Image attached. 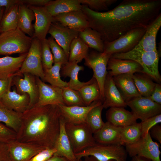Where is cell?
I'll return each instance as SVG.
<instances>
[{
	"label": "cell",
	"instance_id": "cell-20",
	"mask_svg": "<svg viewBox=\"0 0 161 161\" xmlns=\"http://www.w3.org/2000/svg\"><path fill=\"white\" fill-rule=\"evenodd\" d=\"M108 73L112 77L122 74L143 73V69L137 62L129 59H120L110 58L107 66Z\"/></svg>",
	"mask_w": 161,
	"mask_h": 161
},
{
	"label": "cell",
	"instance_id": "cell-4",
	"mask_svg": "<svg viewBox=\"0 0 161 161\" xmlns=\"http://www.w3.org/2000/svg\"><path fill=\"white\" fill-rule=\"evenodd\" d=\"M32 38L27 36L18 27L0 34V55H8L28 53Z\"/></svg>",
	"mask_w": 161,
	"mask_h": 161
},
{
	"label": "cell",
	"instance_id": "cell-5",
	"mask_svg": "<svg viewBox=\"0 0 161 161\" xmlns=\"http://www.w3.org/2000/svg\"><path fill=\"white\" fill-rule=\"evenodd\" d=\"M65 127L75 154L96 144L93 134L86 123L77 124L66 123Z\"/></svg>",
	"mask_w": 161,
	"mask_h": 161
},
{
	"label": "cell",
	"instance_id": "cell-25",
	"mask_svg": "<svg viewBox=\"0 0 161 161\" xmlns=\"http://www.w3.org/2000/svg\"><path fill=\"white\" fill-rule=\"evenodd\" d=\"M106 117L107 122L113 125L123 127L137 123V119L131 112L124 108L110 107L106 111Z\"/></svg>",
	"mask_w": 161,
	"mask_h": 161
},
{
	"label": "cell",
	"instance_id": "cell-23",
	"mask_svg": "<svg viewBox=\"0 0 161 161\" xmlns=\"http://www.w3.org/2000/svg\"><path fill=\"white\" fill-rule=\"evenodd\" d=\"M0 101L9 109L22 113L28 109L30 98L27 93L21 95L16 89L12 91L9 89L1 96Z\"/></svg>",
	"mask_w": 161,
	"mask_h": 161
},
{
	"label": "cell",
	"instance_id": "cell-2",
	"mask_svg": "<svg viewBox=\"0 0 161 161\" xmlns=\"http://www.w3.org/2000/svg\"><path fill=\"white\" fill-rule=\"evenodd\" d=\"M60 117L57 105L35 106L27 109L22 113L16 140L46 148H55L60 132Z\"/></svg>",
	"mask_w": 161,
	"mask_h": 161
},
{
	"label": "cell",
	"instance_id": "cell-8",
	"mask_svg": "<svg viewBox=\"0 0 161 161\" xmlns=\"http://www.w3.org/2000/svg\"><path fill=\"white\" fill-rule=\"evenodd\" d=\"M25 73H28L39 78L42 80L44 77L41 54V41L32 38L30 48L21 66L13 76H22Z\"/></svg>",
	"mask_w": 161,
	"mask_h": 161
},
{
	"label": "cell",
	"instance_id": "cell-9",
	"mask_svg": "<svg viewBox=\"0 0 161 161\" xmlns=\"http://www.w3.org/2000/svg\"><path fill=\"white\" fill-rule=\"evenodd\" d=\"M125 146L131 157L138 156L152 161H161L160 144L153 140L149 131L134 143Z\"/></svg>",
	"mask_w": 161,
	"mask_h": 161
},
{
	"label": "cell",
	"instance_id": "cell-13",
	"mask_svg": "<svg viewBox=\"0 0 161 161\" xmlns=\"http://www.w3.org/2000/svg\"><path fill=\"white\" fill-rule=\"evenodd\" d=\"M7 145L12 161H29L40 151L47 149L38 145L16 140Z\"/></svg>",
	"mask_w": 161,
	"mask_h": 161
},
{
	"label": "cell",
	"instance_id": "cell-10",
	"mask_svg": "<svg viewBox=\"0 0 161 161\" xmlns=\"http://www.w3.org/2000/svg\"><path fill=\"white\" fill-rule=\"evenodd\" d=\"M111 55L93 50L88 53L84 59V64L92 69L93 77L96 80L99 87L100 99L103 101V87L108 72L107 66L108 61Z\"/></svg>",
	"mask_w": 161,
	"mask_h": 161
},
{
	"label": "cell",
	"instance_id": "cell-54",
	"mask_svg": "<svg viewBox=\"0 0 161 161\" xmlns=\"http://www.w3.org/2000/svg\"><path fill=\"white\" fill-rule=\"evenodd\" d=\"M77 161H100L95 157L92 156H88L84 157L79 160H77ZM109 161H116L112 160Z\"/></svg>",
	"mask_w": 161,
	"mask_h": 161
},
{
	"label": "cell",
	"instance_id": "cell-41",
	"mask_svg": "<svg viewBox=\"0 0 161 161\" xmlns=\"http://www.w3.org/2000/svg\"><path fill=\"white\" fill-rule=\"evenodd\" d=\"M47 39L48 43L53 54L54 63H61L62 65L68 61V58L62 48L51 36Z\"/></svg>",
	"mask_w": 161,
	"mask_h": 161
},
{
	"label": "cell",
	"instance_id": "cell-49",
	"mask_svg": "<svg viewBox=\"0 0 161 161\" xmlns=\"http://www.w3.org/2000/svg\"><path fill=\"white\" fill-rule=\"evenodd\" d=\"M13 77L6 80H0V98L9 90L10 89L12 86Z\"/></svg>",
	"mask_w": 161,
	"mask_h": 161
},
{
	"label": "cell",
	"instance_id": "cell-18",
	"mask_svg": "<svg viewBox=\"0 0 161 161\" xmlns=\"http://www.w3.org/2000/svg\"><path fill=\"white\" fill-rule=\"evenodd\" d=\"M53 18V21L79 32L89 27L86 17L82 10L61 13Z\"/></svg>",
	"mask_w": 161,
	"mask_h": 161
},
{
	"label": "cell",
	"instance_id": "cell-46",
	"mask_svg": "<svg viewBox=\"0 0 161 161\" xmlns=\"http://www.w3.org/2000/svg\"><path fill=\"white\" fill-rule=\"evenodd\" d=\"M55 148L44 149L39 152L29 161H46L56 153Z\"/></svg>",
	"mask_w": 161,
	"mask_h": 161
},
{
	"label": "cell",
	"instance_id": "cell-34",
	"mask_svg": "<svg viewBox=\"0 0 161 161\" xmlns=\"http://www.w3.org/2000/svg\"><path fill=\"white\" fill-rule=\"evenodd\" d=\"M89 47L78 36L74 38L69 47V54L68 61H75L78 64L80 62L87 56Z\"/></svg>",
	"mask_w": 161,
	"mask_h": 161
},
{
	"label": "cell",
	"instance_id": "cell-39",
	"mask_svg": "<svg viewBox=\"0 0 161 161\" xmlns=\"http://www.w3.org/2000/svg\"><path fill=\"white\" fill-rule=\"evenodd\" d=\"M102 104L92 109L88 114L85 123L88 126L93 134L98 131L105 124L102 118Z\"/></svg>",
	"mask_w": 161,
	"mask_h": 161
},
{
	"label": "cell",
	"instance_id": "cell-50",
	"mask_svg": "<svg viewBox=\"0 0 161 161\" xmlns=\"http://www.w3.org/2000/svg\"><path fill=\"white\" fill-rule=\"evenodd\" d=\"M152 138H153L161 144V126L159 124L152 127L149 131Z\"/></svg>",
	"mask_w": 161,
	"mask_h": 161
},
{
	"label": "cell",
	"instance_id": "cell-15",
	"mask_svg": "<svg viewBox=\"0 0 161 161\" xmlns=\"http://www.w3.org/2000/svg\"><path fill=\"white\" fill-rule=\"evenodd\" d=\"M36 79L39 89V97L35 106L64 105L61 88L47 84L39 77H36Z\"/></svg>",
	"mask_w": 161,
	"mask_h": 161
},
{
	"label": "cell",
	"instance_id": "cell-31",
	"mask_svg": "<svg viewBox=\"0 0 161 161\" xmlns=\"http://www.w3.org/2000/svg\"><path fill=\"white\" fill-rule=\"evenodd\" d=\"M22 113L9 109L0 101V122L16 133L20 126Z\"/></svg>",
	"mask_w": 161,
	"mask_h": 161
},
{
	"label": "cell",
	"instance_id": "cell-27",
	"mask_svg": "<svg viewBox=\"0 0 161 161\" xmlns=\"http://www.w3.org/2000/svg\"><path fill=\"white\" fill-rule=\"evenodd\" d=\"M65 123V120L60 116V132L55 145L57 150L55 154L64 157L70 161H77L66 132Z\"/></svg>",
	"mask_w": 161,
	"mask_h": 161
},
{
	"label": "cell",
	"instance_id": "cell-51",
	"mask_svg": "<svg viewBox=\"0 0 161 161\" xmlns=\"http://www.w3.org/2000/svg\"><path fill=\"white\" fill-rule=\"evenodd\" d=\"M50 1V0H20V3L24 4L27 6L44 7Z\"/></svg>",
	"mask_w": 161,
	"mask_h": 161
},
{
	"label": "cell",
	"instance_id": "cell-16",
	"mask_svg": "<svg viewBox=\"0 0 161 161\" xmlns=\"http://www.w3.org/2000/svg\"><path fill=\"white\" fill-rule=\"evenodd\" d=\"M79 33L55 21L51 23L48 32L63 49L68 60L70 44L74 38L79 36Z\"/></svg>",
	"mask_w": 161,
	"mask_h": 161
},
{
	"label": "cell",
	"instance_id": "cell-37",
	"mask_svg": "<svg viewBox=\"0 0 161 161\" xmlns=\"http://www.w3.org/2000/svg\"><path fill=\"white\" fill-rule=\"evenodd\" d=\"M78 91L86 106L95 100H101L99 87L95 79L90 83L83 86Z\"/></svg>",
	"mask_w": 161,
	"mask_h": 161
},
{
	"label": "cell",
	"instance_id": "cell-52",
	"mask_svg": "<svg viewBox=\"0 0 161 161\" xmlns=\"http://www.w3.org/2000/svg\"><path fill=\"white\" fill-rule=\"evenodd\" d=\"M20 3V0H0V7H4V13L12 6Z\"/></svg>",
	"mask_w": 161,
	"mask_h": 161
},
{
	"label": "cell",
	"instance_id": "cell-28",
	"mask_svg": "<svg viewBox=\"0 0 161 161\" xmlns=\"http://www.w3.org/2000/svg\"><path fill=\"white\" fill-rule=\"evenodd\" d=\"M27 54L16 57L7 56L0 58V80H6L13 77L21 68Z\"/></svg>",
	"mask_w": 161,
	"mask_h": 161
},
{
	"label": "cell",
	"instance_id": "cell-55",
	"mask_svg": "<svg viewBox=\"0 0 161 161\" xmlns=\"http://www.w3.org/2000/svg\"><path fill=\"white\" fill-rule=\"evenodd\" d=\"M131 161H152L143 157L136 156L132 157Z\"/></svg>",
	"mask_w": 161,
	"mask_h": 161
},
{
	"label": "cell",
	"instance_id": "cell-45",
	"mask_svg": "<svg viewBox=\"0 0 161 161\" xmlns=\"http://www.w3.org/2000/svg\"><path fill=\"white\" fill-rule=\"evenodd\" d=\"M161 123V114H159L140 123L141 129V137L149 131L150 129L154 126Z\"/></svg>",
	"mask_w": 161,
	"mask_h": 161
},
{
	"label": "cell",
	"instance_id": "cell-38",
	"mask_svg": "<svg viewBox=\"0 0 161 161\" xmlns=\"http://www.w3.org/2000/svg\"><path fill=\"white\" fill-rule=\"evenodd\" d=\"M141 137L140 123H136L123 127L121 136V144L123 145L133 143Z\"/></svg>",
	"mask_w": 161,
	"mask_h": 161
},
{
	"label": "cell",
	"instance_id": "cell-6",
	"mask_svg": "<svg viewBox=\"0 0 161 161\" xmlns=\"http://www.w3.org/2000/svg\"><path fill=\"white\" fill-rule=\"evenodd\" d=\"M127 153L121 144L104 145L96 143L79 153L75 154L79 160L84 157L92 156L100 161H126Z\"/></svg>",
	"mask_w": 161,
	"mask_h": 161
},
{
	"label": "cell",
	"instance_id": "cell-29",
	"mask_svg": "<svg viewBox=\"0 0 161 161\" xmlns=\"http://www.w3.org/2000/svg\"><path fill=\"white\" fill-rule=\"evenodd\" d=\"M52 17L59 14L81 10L82 5L79 0H51L44 6Z\"/></svg>",
	"mask_w": 161,
	"mask_h": 161
},
{
	"label": "cell",
	"instance_id": "cell-33",
	"mask_svg": "<svg viewBox=\"0 0 161 161\" xmlns=\"http://www.w3.org/2000/svg\"><path fill=\"white\" fill-rule=\"evenodd\" d=\"M79 36L89 48L100 52L104 51V42L99 34L89 27L79 32Z\"/></svg>",
	"mask_w": 161,
	"mask_h": 161
},
{
	"label": "cell",
	"instance_id": "cell-12",
	"mask_svg": "<svg viewBox=\"0 0 161 161\" xmlns=\"http://www.w3.org/2000/svg\"><path fill=\"white\" fill-rule=\"evenodd\" d=\"M24 78L20 76H13L12 85L16 87L17 92L22 95L27 94L29 96L30 102L28 109L37 103L39 97V89L36 76L28 73L23 74Z\"/></svg>",
	"mask_w": 161,
	"mask_h": 161
},
{
	"label": "cell",
	"instance_id": "cell-40",
	"mask_svg": "<svg viewBox=\"0 0 161 161\" xmlns=\"http://www.w3.org/2000/svg\"><path fill=\"white\" fill-rule=\"evenodd\" d=\"M62 97L64 105L86 106L78 92L68 87L62 89Z\"/></svg>",
	"mask_w": 161,
	"mask_h": 161
},
{
	"label": "cell",
	"instance_id": "cell-35",
	"mask_svg": "<svg viewBox=\"0 0 161 161\" xmlns=\"http://www.w3.org/2000/svg\"><path fill=\"white\" fill-rule=\"evenodd\" d=\"M62 64H54L50 68L44 69V77L42 80L47 82L50 85L61 88L68 86V83L62 80L61 78L60 70Z\"/></svg>",
	"mask_w": 161,
	"mask_h": 161
},
{
	"label": "cell",
	"instance_id": "cell-3",
	"mask_svg": "<svg viewBox=\"0 0 161 161\" xmlns=\"http://www.w3.org/2000/svg\"><path fill=\"white\" fill-rule=\"evenodd\" d=\"M159 56L157 50L146 52L133 49L126 53L113 54L110 58L136 61L142 67L144 73L160 84L161 77L158 70Z\"/></svg>",
	"mask_w": 161,
	"mask_h": 161
},
{
	"label": "cell",
	"instance_id": "cell-44",
	"mask_svg": "<svg viewBox=\"0 0 161 161\" xmlns=\"http://www.w3.org/2000/svg\"><path fill=\"white\" fill-rule=\"evenodd\" d=\"M16 136L13 130L0 123V142L9 143L16 140Z\"/></svg>",
	"mask_w": 161,
	"mask_h": 161
},
{
	"label": "cell",
	"instance_id": "cell-11",
	"mask_svg": "<svg viewBox=\"0 0 161 161\" xmlns=\"http://www.w3.org/2000/svg\"><path fill=\"white\" fill-rule=\"evenodd\" d=\"M126 104L137 119L141 121L161 113V105L149 97H138L127 102Z\"/></svg>",
	"mask_w": 161,
	"mask_h": 161
},
{
	"label": "cell",
	"instance_id": "cell-36",
	"mask_svg": "<svg viewBox=\"0 0 161 161\" xmlns=\"http://www.w3.org/2000/svg\"><path fill=\"white\" fill-rule=\"evenodd\" d=\"M19 4L12 6L7 12L4 13L1 22L0 33L15 30L18 27Z\"/></svg>",
	"mask_w": 161,
	"mask_h": 161
},
{
	"label": "cell",
	"instance_id": "cell-30",
	"mask_svg": "<svg viewBox=\"0 0 161 161\" xmlns=\"http://www.w3.org/2000/svg\"><path fill=\"white\" fill-rule=\"evenodd\" d=\"M35 19L33 11L26 5L19 4L18 19V27L25 34L32 38L34 30L32 22Z\"/></svg>",
	"mask_w": 161,
	"mask_h": 161
},
{
	"label": "cell",
	"instance_id": "cell-32",
	"mask_svg": "<svg viewBox=\"0 0 161 161\" xmlns=\"http://www.w3.org/2000/svg\"><path fill=\"white\" fill-rule=\"evenodd\" d=\"M134 82L137 90L142 96L149 97L156 85L153 80L144 73H135L133 75Z\"/></svg>",
	"mask_w": 161,
	"mask_h": 161
},
{
	"label": "cell",
	"instance_id": "cell-24",
	"mask_svg": "<svg viewBox=\"0 0 161 161\" xmlns=\"http://www.w3.org/2000/svg\"><path fill=\"white\" fill-rule=\"evenodd\" d=\"M133 74H125L112 77L114 83L126 103L141 96L138 92L133 78Z\"/></svg>",
	"mask_w": 161,
	"mask_h": 161
},
{
	"label": "cell",
	"instance_id": "cell-1",
	"mask_svg": "<svg viewBox=\"0 0 161 161\" xmlns=\"http://www.w3.org/2000/svg\"><path fill=\"white\" fill-rule=\"evenodd\" d=\"M161 0H124L113 9L97 12L83 5L89 27L104 42H110L130 31L148 27L160 14Z\"/></svg>",
	"mask_w": 161,
	"mask_h": 161
},
{
	"label": "cell",
	"instance_id": "cell-21",
	"mask_svg": "<svg viewBox=\"0 0 161 161\" xmlns=\"http://www.w3.org/2000/svg\"><path fill=\"white\" fill-rule=\"evenodd\" d=\"M84 67L80 66L75 61H68L62 65L60 70V75L65 78L69 77L70 79L68 82V87L78 91L83 86L92 82L95 79L93 77L86 82H82L78 79V74L80 71H83Z\"/></svg>",
	"mask_w": 161,
	"mask_h": 161
},
{
	"label": "cell",
	"instance_id": "cell-19",
	"mask_svg": "<svg viewBox=\"0 0 161 161\" xmlns=\"http://www.w3.org/2000/svg\"><path fill=\"white\" fill-rule=\"evenodd\" d=\"M103 94L102 105L103 108L127 107L126 103L116 86L112 77L108 72L104 85Z\"/></svg>",
	"mask_w": 161,
	"mask_h": 161
},
{
	"label": "cell",
	"instance_id": "cell-42",
	"mask_svg": "<svg viewBox=\"0 0 161 161\" xmlns=\"http://www.w3.org/2000/svg\"><path fill=\"white\" fill-rule=\"evenodd\" d=\"M83 5L88 7L90 10L99 12L106 11L112 5L116 3L117 0H79Z\"/></svg>",
	"mask_w": 161,
	"mask_h": 161
},
{
	"label": "cell",
	"instance_id": "cell-7",
	"mask_svg": "<svg viewBox=\"0 0 161 161\" xmlns=\"http://www.w3.org/2000/svg\"><path fill=\"white\" fill-rule=\"evenodd\" d=\"M147 28L135 29L114 41L104 42L103 53L111 55L116 53H125L132 50L140 42Z\"/></svg>",
	"mask_w": 161,
	"mask_h": 161
},
{
	"label": "cell",
	"instance_id": "cell-48",
	"mask_svg": "<svg viewBox=\"0 0 161 161\" xmlns=\"http://www.w3.org/2000/svg\"><path fill=\"white\" fill-rule=\"evenodd\" d=\"M154 102L161 105V85L156 83L154 90L149 97Z\"/></svg>",
	"mask_w": 161,
	"mask_h": 161
},
{
	"label": "cell",
	"instance_id": "cell-47",
	"mask_svg": "<svg viewBox=\"0 0 161 161\" xmlns=\"http://www.w3.org/2000/svg\"><path fill=\"white\" fill-rule=\"evenodd\" d=\"M0 161H12L7 144L0 142Z\"/></svg>",
	"mask_w": 161,
	"mask_h": 161
},
{
	"label": "cell",
	"instance_id": "cell-14",
	"mask_svg": "<svg viewBox=\"0 0 161 161\" xmlns=\"http://www.w3.org/2000/svg\"><path fill=\"white\" fill-rule=\"evenodd\" d=\"M102 104L103 102L100 99L87 106H68L62 105L58 106L60 116L66 123L77 124L85 123L86 116L89 111L94 107Z\"/></svg>",
	"mask_w": 161,
	"mask_h": 161
},
{
	"label": "cell",
	"instance_id": "cell-56",
	"mask_svg": "<svg viewBox=\"0 0 161 161\" xmlns=\"http://www.w3.org/2000/svg\"><path fill=\"white\" fill-rule=\"evenodd\" d=\"M4 10L3 7H0V30L1 28L2 19L4 14Z\"/></svg>",
	"mask_w": 161,
	"mask_h": 161
},
{
	"label": "cell",
	"instance_id": "cell-43",
	"mask_svg": "<svg viewBox=\"0 0 161 161\" xmlns=\"http://www.w3.org/2000/svg\"><path fill=\"white\" fill-rule=\"evenodd\" d=\"M41 54L43 69L51 68L54 63V59L47 39L41 41Z\"/></svg>",
	"mask_w": 161,
	"mask_h": 161
},
{
	"label": "cell",
	"instance_id": "cell-26",
	"mask_svg": "<svg viewBox=\"0 0 161 161\" xmlns=\"http://www.w3.org/2000/svg\"><path fill=\"white\" fill-rule=\"evenodd\" d=\"M161 26V14L148 27L138 44L134 49L149 52L157 50L156 37Z\"/></svg>",
	"mask_w": 161,
	"mask_h": 161
},
{
	"label": "cell",
	"instance_id": "cell-22",
	"mask_svg": "<svg viewBox=\"0 0 161 161\" xmlns=\"http://www.w3.org/2000/svg\"><path fill=\"white\" fill-rule=\"evenodd\" d=\"M122 128L106 121L100 129L93 134L96 143L100 144L121 145V136Z\"/></svg>",
	"mask_w": 161,
	"mask_h": 161
},
{
	"label": "cell",
	"instance_id": "cell-53",
	"mask_svg": "<svg viewBox=\"0 0 161 161\" xmlns=\"http://www.w3.org/2000/svg\"><path fill=\"white\" fill-rule=\"evenodd\" d=\"M46 161H70L66 158L54 154L51 158Z\"/></svg>",
	"mask_w": 161,
	"mask_h": 161
},
{
	"label": "cell",
	"instance_id": "cell-17",
	"mask_svg": "<svg viewBox=\"0 0 161 161\" xmlns=\"http://www.w3.org/2000/svg\"><path fill=\"white\" fill-rule=\"evenodd\" d=\"M28 6L33 11L35 16L33 38H35L41 41L46 39L51 24L53 21V17L44 7Z\"/></svg>",
	"mask_w": 161,
	"mask_h": 161
}]
</instances>
